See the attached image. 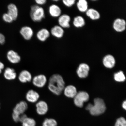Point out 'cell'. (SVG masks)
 <instances>
[{"mask_svg":"<svg viewBox=\"0 0 126 126\" xmlns=\"http://www.w3.org/2000/svg\"><path fill=\"white\" fill-rule=\"evenodd\" d=\"M65 83L63 77L58 74L52 75L49 80L48 89L55 95H60L65 88Z\"/></svg>","mask_w":126,"mask_h":126,"instance_id":"1","label":"cell"},{"mask_svg":"<svg viewBox=\"0 0 126 126\" xmlns=\"http://www.w3.org/2000/svg\"><path fill=\"white\" fill-rule=\"evenodd\" d=\"M94 104L90 103L86 107V109L89 110L93 116H98L105 112L106 107L104 100L100 98L94 99Z\"/></svg>","mask_w":126,"mask_h":126,"instance_id":"2","label":"cell"},{"mask_svg":"<svg viewBox=\"0 0 126 126\" xmlns=\"http://www.w3.org/2000/svg\"><path fill=\"white\" fill-rule=\"evenodd\" d=\"M30 16L34 22L41 21L45 16V10L43 8L37 5H33L31 8Z\"/></svg>","mask_w":126,"mask_h":126,"instance_id":"3","label":"cell"},{"mask_svg":"<svg viewBox=\"0 0 126 126\" xmlns=\"http://www.w3.org/2000/svg\"><path fill=\"white\" fill-rule=\"evenodd\" d=\"M89 99V95L88 93L85 91H80L77 93L74 97V102L77 106L81 108L83 103L87 101Z\"/></svg>","mask_w":126,"mask_h":126,"instance_id":"4","label":"cell"},{"mask_svg":"<svg viewBox=\"0 0 126 126\" xmlns=\"http://www.w3.org/2000/svg\"><path fill=\"white\" fill-rule=\"evenodd\" d=\"M33 84L38 88L45 86L47 82V77L45 75L40 74L34 76L32 79Z\"/></svg>","mask_w":126,"mask_h":126,"instance_id":"5","label":"cell"},{"mask_svg":"<svg viewBox=\"0 0 126 126\" xmlns=\"http://www.w3.org/2000/svg\"><path fill=\"white\" fill-rule=\"evenodd\" d=\"M36 111L38 114L44 115L46 114L48 110V105L43 100L38 101L36 105Z\"/></svg>","mask_w":126,"mask_h":126,"instance_id":"6","label":"cell"},{"mask_svg":"<svg viewBox=\"0 0 126 126\" xmlns=\"http://www.w3.org/2000/svg\"><path fill=\"white\" fill-rule=\"evenodd\" d=\"M20 33L24 39L29 40L32 38L34 35V31L30 27L24 26L20 29Z\"/></svg>","mask_w":126,"mask_h":126,"instance_id":"7","label":"cell"},{"mask_svg":"<svg viewBox=\"0 0 126 126\" xmlns=\"http://www.w3.org/2000/svg\"><path fill=\"white\" fill-rule=\"evenodd\" d=\"M28 108V105L27 102L22 101L17 104L14 107L13 113L19 115L22 114H24Z\"/></svg>","mask_w":126,"mask_h":126,"instance_id":"8","label":"cell"},{"mask_svg":"<svg viewBox=\"0 0 126 126\" xmlns=\"http://www.w3.org/2000/svg\"><path fill=\"white\" fill-rule=\"evenodd\" d=\"M126 23L125 20L123 19H116L113 23V28L115 31L117 32H123L125 30Z\"/></svg>","mask_w":126,"mask_h":126,"instance_id":"9","label":"cell"},{"mask_svg":"<svg viewBox=\"0 0 126 126\" xmlns=\"http://www.w3.org/2000/svg\"><path fill=\"white\" fill-rule=\"evenodd\" d=\"M71 18L67 14L61 15L59 17L58 20L59 26L63 28H67L70 27Z\"/></svg>","mask_w":126,"mask_h":126,"instance_id":"10","label":"cell"},{"mask_svg":"<svg viewBox=\"0 0 126 126\" xmlns=\"http://www.w3.org/2000/svg\"><path fill=\"white\" fill-rule=\"evenodd\" d=\"M40 95L37 91L30 90L26 93V98L27 100L31 103H34L38 101Z\"/></svg>","mask_w":126,"mask_h":126,"instance_id":"11","label":"cell"},{"mask_svg":"<svg viewBox=\"0 0 126 126\" xmlns=\"http://www.w3.org/2000/svg\"><path fill=\"white\" fill-rule=\"evenodd\" d=\"M90 70L89 66L86 63L80 64L77 70V73L80 78H85L87 77Z\"/></svg>","mask_w":126,"mask_h":126,"instance_id":"12","label":"cell"},{"mask_svg":"<svg viewBox=\"0 0 126 126\" xmlns=\"http://www.w3.org/2000/svg\"><path fill=\"white\" fill-rule=\"evenodd\" d=\"M102 62L105 67L110 69L114 67L116 64L115 58L111 54H108L105 56L103 58Z\"/></svg>","mask_w":126,"mask_h":126,"instance_id":"13","label":"cell"},{"mask_svg":"<svg viewBox=\"0 0 126 126\" xmlns=\"http://www.w3.org/2000/svg\"><path fill=\"white\" fill-rule=\"evenodd\" d=\"M7 57L9 62L12 64L18 63L21 61V58L20 55L16 52L12 50L8 51Z\"/></svg>","mask_w":126,"mask_h":126,"instance_id":"14","label":"cell"},{"mask_svg":"<svg viewBox=\"0 0 126 126\" xmlns=\"http://www.w3.org/2000/svg\"><path fill=\"white\" fill-rule=\"evenodd\" d=\"M19 80L22 83L29 82L32 80V76L29 71L23 70L20 72L18 77Z\"/></svg>","mask_w":126,"mask_h":126,"instance_id":"15","label":"cell"},{"mask_svg":"<svg viewBox=\"0 0 126 126\" xmlns=\"http://www.w3.org/2000/svg\"><path fill=\"white\" fill-rule=\"evenodd\" d=\"M50 32L48 29L43 28L38 31L36 36L39 41L42 42H45L50 36Z\"/></svg>","mask_w":126,"mask_h":126,"instance_id":"16","label":"cell"},{"mask_svg":"<svg viewBox=\"0 0 126 126\" xmlns=\"http://www.w3.org/2000/svg\"><path fill=\"white\" fill-rule=\"evenodd\" d=\"M50 33L56 38H61L64 35V31L63 28L60 26L56 25L51 28Z\"/></svg>","mask_w":126,"mask_h":126,"instance_id":"17","label":"cell"},{"mask_svg":"<svg viewBox=\"0 0 126 126\" xmlns=\"http://www.w3.org/2000/svg\"><path fill=\"white\" fill-rule=\"evenodd\" d=\"M7 13L12 17L14 20H16L18 16V10L16 5L14 4H9L8 6Z\"/></svg>","mask_w":126,"mask_h":126,"instance_id":"18","label":"cell"},{"mask_svg":"<svg viewBox=\"0 0 126 126\" xmlns=\"http://www.w3.org/2000/svg\"><path fill=\"white\" fill-rule=\"evenodd\" d=\"M48 12L51 16L53 18L59 17L61 15V10L59 6L57 5H51L49 7Z\"/></svg>","mask_w":126,"mask_h":126,"instance_id":"19","label":"cell"},{"mask_svg":"<svg viewBox=\"0 0 126 126\" xmlns=\"http://www.w3.org/2000/svg\"><path fill=\"white\" fill-rule=\"evenodd\" d=\"M4 78L9 81L15 79L17 77V74L15 70L10 67H7L4 73Z\"/></svg>","mask_w":126,"mask_h":126,"instance_id":"20","label":"cell"},{"mask_svg":"<svg viewBox=\"0 0 126 126\" xmlns=\"http://www.w3.org/2000/svg\"><path fill=\"white\" fill-rule=\"evenodd\" d=\"M63 91L64 95L69 98H74L77 93L76 88L72 85L66 87Z\"/></svg>","mask_w":126,"mask_h":126,"instance_id":"21","label":"cell"},{"mask_svg":"<svg viewBox=\"0 0 126 126\" xmlns=\"http://www.w3.org/2000/svg\"><path fill=\"white\" fill-rule=\"evenodd\" d=\"M87 16L92 20H97L100 18V15L97 10L93 8H90L86 12Z\"/></svg>","mask_w":126,"mask_h":126,"instance_id":"22","label":"cell"},{"mask_svg":"<svg viewBox=\"0 0 126 126\" xmlns=\"http://www.w3.org/2000/svg\"><path fill=\"white\" fill-rule=\"evenodd\" d=\"M77 6L78 10L81 12H86L89 9L88 3L86 0H79L77 2Z\"/></svg>","mask_w":126,"mask_h":126,"instance_id":"23","label":"cell"},{"mask_svg":"<svg viewBox=\"0 0 126 126\" xmlns=\"http://www.w3.org/2000/svg\"><path fill=\"white\" fill-rule=\"evenodd\" d=\"M73 23L74 26L77 28L82 27L86 24L84 19L80 16H78L74 18Z\"/></svg>","mask_w":126,"mask_h":126,"instance_id":"24","label":"cell"},{"mask_svg":"<svg viewBox=\"0 0 126 126\" xmlns=\"http://www.w3.org/2000/svg\"><path fill=\"white\" fill-rule=\"evenodd\" d=\"M22 123L23 126H35L36 122L33 118L26 117Z\"/></svg>","mask_w":126,"mask_h":126,"instance_id":"25","label":"cell"},{"mask_svg":"<svg viewBox=\"0 0 126 126\" xmlns=\"http://www.w3.org/2000/svg\"><path fill=\"white\" fill-rule=\"evenodd\" d=\"M114 79L118 82H122L125 81L126 78L125 75L122 71H120L114 75Z\"/></svg>","mask_w":126,"mask_h":126,"instance_id":"26","label":"cell"},{"mask_svg":"<svg viewBox=\"0 0 126 126\" xmlns=\"http://www.w3.org/2000/svg\"><path fill=\"white\" fill-rule=\"evenodd\" d=\"M57 125L56 121L51 118L45 119L42 124V126H57Z\"/></svg>","mask_w":126,"mask_h":126,"instance_id":"27","label":"cell"},{"mask_svg":"<svg viewBox=\"0 0 126 126\" xmlns=\"http://www.w3.org/2000/svg\"><path fill=\"white\" fill-rule=\"evenodd\" d=\"M114 126H126V121L125 118L121 117L118 119Z\"/></svg>","mask_w":126,"mask_h":126,"instance_id":"28","label":"cell"},{"mask_svg":"<svg viewBox=\"0 0 126 126\" xmlns=\"http://www.w3.org/2000/svg\"><path fill=\"white\" fill-rule=\"evenodd\" d=\"M2 18L4 21L6 22L11 23L14 21L12 17L7 13L4 14L3 15Z\"/></svg>","mask_w":126,"mask_h":126,"instance_id":"29","label":"cell"},{"mask_svg":"<svg viewBox=\"0 0 126 126\" xmlns=\"http://www.w3.org/2000/svg\"><path fill=\"white\" fill-rule=\"evenodd\" d=\"M63 3L68 7H71L75 3V0H63Z\"/></svg>","mask_w":126,"mask_h":126,"instance_id":"30","label":"cell"},{"mask_svg":"<svg viewBox=\"0 0 126 126\" xmlns=\"http://www.w3.org/2000/svg\"><path fill=\"white\" fill-rule=\"evenodd\" d=\"M20 115H19L13 113L12 114L13 119L16 122H20Z\"/></svg>","mask_w":126,"mask_h":126,"instance_id":"31","label":"cell"},{"mask_svg":"<svg viewBox=\"0 0 126 126\" xmlns=\"http://www.w3.org/2000/svg\"><path fill=\"white\" fill-rule=\"evenodd\" d=\"M46 0H36L35 1L37 5H43L47 2Z\"/></svg>","mask_w":126,"mask_h":126,"instance_id":"32","label":"cell"},{"mask_svg":"<svg viewBox=\"0 0 126 126\" xmlns=\"http://www.w3.org/2000/svg\"><path fill=\"white\" fill-rule=\"evenodd\" d=\"M5 38L3 34L0 33V43L3 44L5 42Z\"/></svg>","mask_w":126,"mask_h":126,"instance_id":"33","label":"cell"},{"mask_svg":"<svg viewBox=\"0 0 126 126\" xmlns=\"http://www.w3.org/2000/svg\"><path fill=\"white\" fill-rule=\"evenodd\" d=\"M4 65L3 63L0 61V74L2 72V70L4 68Z\"/></svg>","mask_w":126,"mask_h":126,"instance_id":"34","label":"cell"},{"mask_svg":"<svg viewBox=\"0 0 126 126\" xmlns=\"http://www.w3.org/2000/svg\"><path fill=\"white\" fill-rule=\"evenodd\" d=\"M122 106L124 109L126 110V101H124L122 104Z\"/></svg>","mask_w":126,"mask_h":126,"instance_id":"35","label":"cell"},{"mask_svg":"<svg viewBox=\"0 0 126 126\" xmlns=\"http://www.w3.org/2000/svg\"></svg>","mask_w":126,"mask_h":126,"instance_id":"36","label":"cell"}]
</instances>
